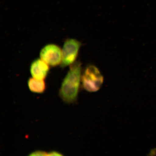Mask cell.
Masks as SVG:
<instances>
[{
  "label": "cell",
  "instance_id": "3",
  "mask_svg": "<svg viewBox=\"0 0 156 156\" xmlns=\"http://www.w3.org/2000/svg\"><path fill=\"white\" fill-rule=\"evenodd\" d=\"M81 44L75 39H68L64 42L62 50V60L60 67L71 65L76 60Z\"/></svg>",
  "mask_w": 156,
  "mask_h": 156
},
{
  "label": "cell",
  "instance_id": "6",
  "mask_svg": "<svg viewBox=\"0 0 156 156\" xmlns=\"http://www.w3.org/2000/svg\"><path fill=\"white\" fill-rule=\"evenodd\" d=\"M29 90L33 93L38 94L44 93L46 89V84L44 80H39L30 78L28 81Z\"/></svg>",
  "mask_w": 156,
  "mask_h": 156
},
{
  "label": "cell",
  "instance_id": "8",
  "mask_svg": "<svg viewBox=\"0 0 156 156\" xmlns=\"http://www.w3.org/2000/svg\"><path fill=\"white\" fill-rule=\"evenodd\" d=\"M63 155L59 152L55 151H52L49 152L48 154V156H62Z\"/></svg>",
  "mask_w": 156,
  "mask_h": 156
},
{
  "label": "cell",
  "instance_id": "2",
  "mask_svg": "<svg viewBox=\"0 0 156 156\" xmlns=\"http://www.w3.org/2000/svg\"><path fill=\"white\" fill-rule=\"evenodd\" d=\"M104 79L99 70L95 66L90 65L85 70L81 77L83 88L89 92H95L101 89Z\"/></svg>",
  "mask_w": 156,
  "mask_h": 156
},
{
  "label": "cell",
  "instance_id": "7",
  "mask_svg": "<svg viewBox=\"0 0 156 156\" xmlns=\"http://www.w3.org/2000/svg\"><path fill=\"white\" fill-rule=\"evenodd\" d=\"M48 153L42 151H37L31 153L29 156H48Z\"/></svg>",
  "mask_w": 156,
  "mask_h": 156
},
{
  "label": "cell",
  "instance_id": "1",
  "mask_svg": "<svg viewBox=\"0 0 156 156\" xmlns=\"http://www.w3.org/2000/svg\"><path fill=\"white\" fill-rule=\"evenodd\" d=\"M81 77V63L77 62L72 64L59 91V96L64 102L72 104L77 101Z\"/></svg>",
  "mask_w": 156,
  "mask_h": 156
},
{
  "label": "cell",
  "instance_id": "4",
  "mask_svg": "<svg viewBox=\"0 0 156 156\" xmlns=\"http://www.w3.org/2000/svg\"><path fill=\"white\" fill-rule=\"evenodd\" d=\"M40 56L48 65L55 67L61 63L62 50L57 45L48 44L41 50Z\"/></svg>",
  "mask_w": 156,
  "mask_h": 156
},
{
  "label": "cell",
  "instance_id": "5",
  "mask_svg": "<svg viewBox=\"0 0 156 156\" xmlns=\"http://www.w3.org/2000/svg\"><path fill=\"white\" fill-rule=\"evenodd\" d=\"M50 71L48 64L41 59L37 58L31 63L30 72L35 79L44 80L47 76Z\"/></svg>",
  "mask_w": 156,
  "mask_h": 156
}]
</instances>
